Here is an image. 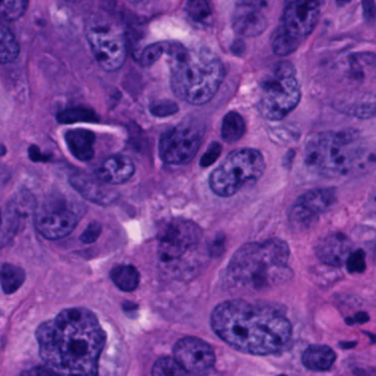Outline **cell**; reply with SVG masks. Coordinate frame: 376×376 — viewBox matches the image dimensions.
<instances>
[{
  "label": "cell",
  "mask_w": 376,
  "mask_h": 376,
  "mask_svg": "<svg viewBox=\"0 0 376 376\" xmlns=\"http://www.w3.org/2000/svg\"><path fill=\"white\" fill-rule=\"evenodd\" d=\"M19 54V46L11 29L0 23V64L13 62Z\"/></svg>",
  "instance_id": "4316f807"
},
{
  "label": "cell",
  "mask_w": 376,
  "mask_h": 376,
  "mask_svg": "<svg viewBox=\"0 0 376 376\" xmlns=\"http://www.w3.org/2000/svg\"><path fill=\"white\" fill-rule=\"evenodd\" d=\"M246 125L244 119L238 113L231 111L225 115L221 127V137L227 143H234L240 140L246 133Z\"/></svg>",
  "instance_id": "d4e9b609"
},
{
  "label": "cell",
  "mask_w": 376,
  "mask_h": 376,
  "mask_svg": "<svg viewBox=\"0 0 376 376\" xmlns=\"http://www.w3.org/2000/svg\"><path fill=\"white\" fill-rule=\"evenodd\" d=\"M101 234V223L94 221V223H91L88 225V227L85 229V231H84L83 234L80 236V241L86 244H93V242H95V241L99 238Z\"/></svg>",
  "instance_id": "e575fe53"
},
{
  "label": "cell",
  "mask_w": 376,
  "mask_h": 376,
  "mask_svg": "<svg viewBox=\"0 0 376 376\" xmlns=\"http://www.w3.org/2000/svg\"><path fill=\"white\" fill-rule=\"evenodd\" d=\"M111 277L115 285L123 292H132L140 283V274L132 265H117L111 270Z\"/></svg>",
  "instance_id": "cb8c5ba5"
},
{
  "label": "cell",
  "mask_w": 376,
  "mask_h": 376,
  "mask_svg": "<svg viewBox=\"0 0 376 376\" xmlns=\"http://www.w3.org/2000/svg\"><path fill=\"white\" fill-rule=\"evenodd\" d=\"M334 107L340 113L356 118H373L376 115V93L344 94L337 98Z\"/></svg>",
  "instance_id": "ac0fdd59"
},
{
  "label": "cell",
  "mask_w": 376,
  "mask_h": 376,
  "mask_svg": "<svg viewBox=\"0 0 376 376\" xmlns=\"http://www.w3.org/2000/svg\"><path fill=\"white\" fill-rule=\"evenodd\" d=\"M326 0H285L283 13L272 37V48L280 56H289L316 28Z\"/></svg>",
  "instance_id": "8992f818"
},
{
  "label": "cell",
  "mask_w": 376,
  "mask_h": 376,
  "mask_svg": "<svg viewBox=\"0 0 376 376\" xmlns=\"http://www.w3.org/2000/svg\"><path fill=\"white\" fill-rule=\"evenodd\" d=\"M70 1H77V0H70Z\"/></svg>",
  "instance_id": "bcb514c9"
},
{
  "label": "cell",
  "mask_w": 376,
  "mask_h": 376,
  "mask_svg": "<svg viewBox=\"0 0 376 376\" xmlns=\"http://www.w3.org/2000/svg\"><path fill=\"white\" fill-rule=\"evenodd\" d=\"M350 1H351V0H337V5L342 7V6L346 5V4L350 3Z\"/></svg>",
  "instance_id": "7bdbcfd3"
},
{
  "label": "cell",
  "mask_w": 376,
  "mask_h": 376,
  "mask_svg": "<svg viewBox=\"0 0 376 376\" xmlns=\"http://www.w3.org/2000/svg\"><path fill=\"white\" fill-rule=\"evenodd\" d=\"M158 260L170 272H183L186 258L199 253L203 242V230L197 223L173 218L161 223L158 230Z\"/></svg>",
  "instance_id": "ba28073f"
},
{
  "label": "cell",
  "mask_w": 376,
  "mask_h": 376,
  "mask_svg": "<svg viewBox=\"0 0 376 376\" xmlns=\"http://www.w3.org/2000/svg\"><path fill=\"white\" fill-rule=\"evenodd\" d=\"M205 127L199 121L186 120L162 134L161 158L168 164L182 165L195 158L203 142Z\"/></svg>",
  "instance_id": "8fae6325"
},
{
  "label": "cell",
  "mask_w": 376,
  "mask_h": 376,
  "mask_svg": "<svg viewBox=\"0 0 376 376\" xmlns=\"http://www.w3.org/2000/svg\"><path fill=\"white\" fill-rule=\"evenodd\" d=\"M280 376H286V375H280Z\"/></svg>",
  "instance_id": "7dc6e473"
},
{
  "label": "cell",
  "mask_w": 376,
  "mask_h": 376,
  "mask_svg": "<svg viewBox=\"0 0 376 376\" xmlns=\"http://www.w3.org/2000/svg\"><path fill=\"white\" fill-rule=\"evenodd\" d=\"M356 346V341H352V342L344 341V342H340V344H339V346H340V348H344V349H351Z\"/></svg>",
  "instance_id": "b9f144b4"
},
{
  "label": "cell",
  "mask_w": 376,
  "mask_h": 376,
  "mask_svg": "<svg viewBox=\"0 0 376 376\" xmlns=\"http://www.w3.org/2000/svg\"><path fill=\"white\" fill-rule=\"evenodd\" d=\"M41 359L51 375L97 376L106 336L99 321L85 308L61 311L37 330Z\"/></svg>",
  "instance_id": "6da1fadb"
},
{
  "label": "cell",
  "mask_w": 376,
  "mask_h": 376,
  "mask_svg": "<svg viewBox=\"0 0 376 376\" xmlns=\"http://www.w3.org/2000/svg\"><path fill=\"white\" fill-rule=\"evenodd\" d=\"M136 168L132 160L125 156H113L95 171L96 177L107 185H121L132 177Z\"/></svg>",
  "instance_id": "d6986e66"
},
{
  "label": "cell",
  "mask_w": 376,
  "mask_h": 376,
  "mask_svg": "<svg viewBox=\"0 0 376 376\" xmlns=\"http://www.w3.org/2000/svg\"><path fill=\"white\" fill-rule=\"evenodd\" d=\"M187 13L196 25H207L211 19V6L207 0H188Z\"/></svg>",
  "instance_id": "f546056e"
},
{
  "label": "cell",
  "mask_w": 376,
  "mask_h": 376,
  "mask_svg": "<svg viewBox=\"0 0 376 376\" xmlns=\"http://www.w3.org/2000/svg\"><path fill=\"white\" fill-rule=\"evenodd\" d=\"M361 153V141L356 131H325L307 140L303 158L313 173L341 177L350 173Z\"/></svg>",
  "instance_id": "5b68a950"
},
{
  "label": "cell",
  "mask_w": 376,
  "mask_h": 376,
  "mask_svg": "<svg viewBox=\"0 0 376 376\" xmlns=\"http://www.w3.org/2000/svg\"><path fill=\"white\" fill-rule=\"evenodd\" d=\"M29 154H30L31 160L33 161H46V158L44 156V154L41 153V151L39 150V148L37 146H31L30 151H29Z\"/></svg>",
  "instance_id": "ab89813d"
},
{
  "label": "cell",
  "mask_w": 376,
  "mask_h": 376,
  "mask_svg": "<svg viewBox=\"0 0 376 376\" xmlns=\"http://www.w3.org/2000/svg\"><path fill=\"white\" fill-rule=\"evenodd\" d=\"M289 246L281 239H268L241 246L231 258L228 276L242 289H268L283 283L291 276Z\"/></svg>",
  "instance_id": "277c9868"
},
{
  "label": "cell",
  "mask_w": 376,
  "mask_h": 376,
  "mask_svg": "<svg viewBox=\"0 0 376 376\" xmlns=\"http://www.w3.org/2000/svg\"><path fill=\"white\" fill-rule=\"evenodd\" d=\"M349 70L354 80H376V54L364 52L356 53L349 58Z\"/></svg>",
  "instance_id": "603a6c76"
},
{
  "label": "cell",
  "mask_w": 376,
  "mask_h": 376,
  "mask_svg": "<svg viewBox=\"0 0 376 376\" xmlns=\"http://www.w3.org/2000/svg\"><path fill=\"white\" fill-rule=\"evenodd\" d=\"M369 319L370 317L368 313H363V311H360V313H356V316H354L353 318L346 319V324L350 325V326H352V325L356 324V322H358V324H364L366 321H369Z\"/></svg>",
  "instance_id": "74e56055"
},
{
  "label": "cell",
  "mask_w": 376,
  "mask_h": 376,
  "mask_svg": "<svg viewBox=\"0 0 376 376\" xmlns=\"http://www.w3.org/2000/svg\"><path fill=\"white\" fill-rule=\"evenodd\" d=\"M25 281V271L19 266L6 263L0 268V285L6 294L15 293L20 289Z\"/></svg>",
  "instance_id": "484cf974"
},
{
  "label": "cell",
  "mask_w": 376,
  "mask_h": 376,
  "mask_svg": "<svg viewBox=\"0 0 376 376\" xmlns=\"http://www.w3.org/2000/svg\"><path fill=\"white\" fill-rule=\"evenodd\" d=\"M29 0H0V21H15L27 11Z\"/></svg>",
  "instance_id": "83f0119b"
},
{
  "label": "cell",
  "mask_w": 376,
  "mask_h": 376,
  "mask_svg": "<svg viewBox=\"0 0 376 376\" xmlns=\"http://www.w3.org/2000/svg\"><path fill=\"white\" fill-rule=\"evenodd\" d=\"M368 334V336L370 337V338L372 339V342H373V344H375L376 342V337H374L373 334Z\"/></svg>",
  "instance_id": "f6af8a7d"
},
{
  "label": "cell",
  "mask_w": 376,
  "mask_h": 376,
  "mask_svg": "<svg viewBox=\"0 0 376 376\" xmlns=\"http://www.w3.org/2000/svg\"><path fill=\"white\" fill-rule=\"evenodd\" d=\"M58 120L62 123H96L98 121V117L92 109L86 107H74L58 113Z\"/></svg>",
  "instance_id": "f1b7e54d"
},
{
  "label": "cell",
  "mask_w": 376,
  "mask_h": 376,
  "mask_svg": "<svg viewBox=\"0 0 376 376\" xmlns=\"http://www.w3.org/2000/svg\"><path fill=\"white\" fill-rule=\"evenodd\" d=\"M95 140L94 132L86 129H73L65 133V142L70 153L83 162L91 161L95 156Z\"/></svg>",
  "instance_id": "ffe728a7"
},
{
  "label": "cell",
  "mask_w": 376,
  "mask_h": 376,
  "mask_svg": "<svg viewBox=\"0 0 376 376\" xmlns=\"http://www.w3.org/2000/svg\"><path fill=\"white\" fill-rule=\"evenodd\" d=\"M362 6H363V13L366 23L373 25L376 21L375 0H362Z\"/></svg>",
  "instance_id": "8d00e7d4"
},
{
  "label": "cell",
  "mask_w": 376,
  "mask_h": 376,
  "mask_svg": "<svg viewBox=\"0 0 376 376\" xmlns=\"http://www.w3.org/2000/svg\"><path fill=\"white\" fill-rule=\"evenodd\" d=\"M275 0H239L232 18L234 30L242 37H256L268 25V13Z\"/></svg>",
  "instance_id": "5bb4252c"
},
{
  "label": "cell",
  "mask_w": 376,
  "mask_h": 376,
  "mask_svg": "<svg viewBox=\"0 0 376 376\" xmlns=\"http://www.w3.org/2000/svg\"><path fill=\"white\" fill-rule=\"evenodd\" d=\"M92 52L98 64L107 72L121 68L127 58V41L120 25L106 18L96 17L86 27Z\"/></svg>",
  "instance_id": "30bf717a"
},
{
  "label": "cell",
  "mask_w": 376,
  "mask_h": 376,
  "mask_svg": "<svg viewBox=\"0 0 376 376\" xmlns=\"http://www.w3.org/2000/svg\"><path fill=\"white\" fill-rule=\"evenodd\" d=\"M265 171L263 154L256 149H239L231 152L211 174L209 186L220 197H231L244 186L252 185Z\"/></svg>",
  "instance_id": "52a82bcc"
},
{
  "label": "cell",
  "mask_w": 376,
  "mask_h": 376,
  "mask_svg": "<svg viewBox=\"0 0 376 376\" xmlns=\"http://www.w3.org/2000/svg\"><path fill=\"white\" fill-rule=\"evenodd\" d=\"M21 376H51L50 372L44 369H31L29 371H25Z\"/></svg>",
  "instance_id": "f35d334b"
},
{
  "label": "cell",
  "mask_w": 376,
  "mask_h": 376,
  "mask_svg": "<svg viewBox=\"0 0 376 376\" xmlns=\"http://www.w3.org/2000/svg\"><path fill=\"white\" fill-rule=\"evenodd\" d=\"M165 50L166 43L164 42L156 43L152 46H146L141 52L140 56H139V62H140L141 65L151 66L162 56L163 53H165Z\"/></svg>",
  "instance_id": "1f68e13d"
},
{
  "label": "cell",
  "mask_w": 376,
  "mask_h": 376,
  "mask_svg": "<svg viewBox=\"0 0 376 376\" xmlns=\"http://www.w3.org/2000/svg\"><path fill=\"white\" fill-rule=\"evenodd\" d=\"M174 356L188 373L194 375H203L211 371L216 360L213 348L194 337L181 339L174 348Z\"/></svg>",
  "instance_id": "9a60e30c"
},
{
  "label": "cell",
  "mask_w": 376,
  "mask_h": 376,
  "mask_svg": "<svg viewBox=\"0 0 376 376\" xmlns=\"http://www.w3.org/2000/svg\"><path fill=\"white\" fill-rule=\"evenodd\" d=\"M177 111V106L172 101H160L151 106V113L158 117H166Z\"/></svg>",
  "instance_id": "836d02e7"
},
{
  "label": "cell",
  "mask_w": 376,
  "mask_h": 376,
  "mask_svg": "<svg viewBox=\"0 0 376 376\" xmlns=\"http://www.w3.org/2000/svg\"><path fill=\"white\" fill-rule=\"evenodd\" d=\"M221 153V146L219 143H211L208 150L203 154L201 160V166H209L216 162Z\"/></svg>",
  "instance_id": "d590c367"
},
{
  "label": "cell",
  "mask_w": 376,
  "mask_h": 376,
  "mask_svg": "<svg viewBox=\"0 0 376 376\" xmlns=\"http://www.w3.org/2000/svg\"><path fill=\"white\" fill-rule=\"evenodd\" d=\"M336 353L328 346L313 344L308 346L303 354V364L311 371H327L334 365Z\"/></svg>",
  "instance_id": "7402d4cb"
},
{
  "label": "cell",
  "mask_w": 376,
  "mask_h": 376,
  "mask_svg": "<svg viewBox=\"0 0 376 376\" xmlns=\"http://www.w3.org/2000/svg\"><path fill=\"white\" fill-rule=\"evenodd\" d=\"M301 96L295 68L289 62L279 63L275 70L262 80L258 111L268 120H281L296 108Z\"/></svg>",
  "instance_id": "9c48e42d"
},
{
  "label": "cell",
  "mask_w": 376,
  "mask_h": 376,
  "mask_svg": "<svg viewBox=\"0 0 376 376\" xmlns=\"http://www.w3.org/2000/svg\"><path fill=\"white\" fill-rule=\"evenodd\" d=\"M363 250H356L346 258V264L349 273H362L365 271L366 260Z\"/></svg>",
  "instance_id": "d6a6232c"
},
{
  "label": "cell",
  "mask_w": 376,
  "mask_h": 376,
  "mask_svg": "<svg viewBox=\"0 0 376 376\" xmlns=\"http://www.w3.org/2000/svg\"><path fill=\"white\" fill-rule=\"evenodd\" d=\"M152 376H189L181 364L172 358H161L152 369Z\"/></svg>",
  "instance_id": "4dcf8cb0"
},
{
  "label": "cell",
  "mask_w": 376,
  "mask_h": 376,
  "mask_svg": "<svg viewBox=\"0 0 376 376\" xmlns=\"http://www.w3.org/2000/svg\"><path fill=\"white\" fill-rule=\"evenodd\" d=\"M351 250V240L346 234L332 232L320 239L316 246V254L322 263L339 268L346 263Z\"/></svg>",
  "instance_id": "2e32d148"
},
{
  "label": "cell",
  "mask_w": 376,
  "mask_h": 376,
  "mask_svg": "<svg viewBox=\"0 0 376 376\" xmlns=\"http://www.w3.org/2000/svg\"><path fill=\"white\" fill-rule=\"evenodd\" d=\"M211 327L229 346L254 356L276 353L292 336L291 322L281 311L240 299L218 305Z\"/></svg>",
  "instance_id": "7a4b0ae2"
},
{
  "label": "cell",
  "mask_w": 376,
  "mask_h": 376,
  "mask_svg": "<svg viewBox=\"0 0 376 376\" xmlns=\"http://www.w3.org/2000/svg\"><path fill=\"white\" fill-rule=\"evenodd\" d=\"M127 1L136 7H146V6L152 5L156 0H127Z\"/></svg>",
  "instance_id": "60d3db41"
},
{
  "label": "cell",
  "mask_w": 376,
  "mask_h": 376,
  "mask_svg": "<svg viewBox=\"0 0 376 376\" xmlns=\"http://www.w3.org/2000/svg\"><path fill=\"white\" fill-rule=\"evenodd\" d=\"M77 223V213L63 197H46L35 207V228L50 240L65 238L72 234Z\"/></svg>",
  "instance_id": "7c38bea8"
},
{
  "label": "cell",
  "mask_w": 376,
  "mask_h": 376,
  "mask_svg": "<svg viewBox=\"0 0 376 376\" xmlns=\"http://www.w3.org/2000/svg\"><path fill=\"white\" fill-rule=\"evenodd\" d=\"M70 183L84 199L98 205H109L117 199L115 192L109 189L108 185L96 177V175L76 173L70 176Z\"/></svg>",
  "instance_id": "e0dca14e"
},
{
  "label": "cell",
  "mask_w": 376,
  "mask_h": 376,
  "mask_svg": "<svg viewBox=\"0 0 376 376\" xmlns=\"http://www.w3.org/2000/svg\"><path fill=\"white\" fill-rule=\"evenodd\" d=\"M336 201L337 193L332 188H317L303 194L289 211L292 228L296 231L308 230Z\"/></svg>",
  "instance_id": "4fadbf2b"
},
{
  "label": "cell",
  "mask_w": 376,
  "mask_h": 376,
  "mask_svg": "<svg viewBox=\"0 0 376 376\" xmlns=\"http://www.w3.org/2000/svg\"><path fill=\"white\" fill-rule=\"evenodd\" d=\"M165 53L171 58L174 94L192 105L211 101L225 77L220 58L209 49H187L181 43H166Z\"/></svg>",
  "instance_id": "3957f363"
},
{
  "label": "cell",
  "mask_w": 376,
  "mask_h": 376,
  "mask_svg": "<svg viewBox=\"0 0 376 376\" xmlns=\"http://www.w3.org/2000/svg\"><path fill=\"white\" fill-rule=\"evenodd\" d=\"M6 153V149L3 144H0V156H4Z\"/></svg>",
  "instance_id": "ee69618b"
},
{
  "label": "cell",
  "mask_w": 376,
  "mask_h": 376,
  "mask_svg": "<svg viewBox=\"0 0 376 376\" xmlns=\"http://www.w3.org/2000/svg\"><path fill=\"white\" fill-rule=\"evenodd\" d=\"M23 213L21 206L17 203H9L0 208V249L18 234L23 225Z\"/></svg>",
  "instance_id": "44dd1931"
}]
</instances>
